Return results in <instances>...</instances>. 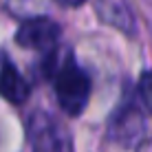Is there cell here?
Listing matches in <instances>:
<instances>
[{"label":"cell","mask_w":152,"mask_h":152,"mask_svg":"<svg viewBox=\"0 0 152 152\" xmlns=\"http://www.w3.org/2000/svg\"><path fill=\"white\" fill-rule=\"evenodd\" d=\"M29 95H31V86L27 84V80L20 75V71L11 62H4L0 66V97L20 106L29 99Z\"/></svg>","instance_id":"3"},{"label":"cell","mask_w":152,"mask_h":152,"mask_svg":"<svg viewBox=\"0 0 152 152\" xmlns=\"http://www.w3.org/2000/svg\"><path fill=\"white\" fill-rule=\"evenodd\" d=\"M139 95L143 99L145 108L152 113V71H143L139 80Z\"/></svg>","instance_id":"6"},{"label":"cell","mask_w":152,"mask_h":152,"mask_svg":"<svg viewBox=\"0 0 152 152\" xmlns=\"http://www.w3.org/2000/svg\"><path fill=\"white\" fill-rule=\"evenodd\" d=\"M113 128H115V139H119L124 145H130L134 139L141 134V115L134 106H128L126 110L117 113L113 117Z\"/></svg>","instance_id":"5"},{"label":"cell","mask_w":152,"mask_h":152,"mask_svg":"<svg viewBox=\"0 0 152 152\" xmlns=\"http://www.w3.org/2000/svg\"><path fill=\"white\" fill-rule=\"evenodd\" d=\"M97 13L104 22L121 29L124 33H134V15L126 0H97Z\"/></svg>","instance_id":"4"},{"label":"cell","mask_w":152,"mask_h":152,"mask_svg":"<svg viewBox=\"0 0 152 152\" xmlns=\"http://www.w3.org/2000/svg\"><path fill=\"white\" fill-rule=\"evenodd\" d=\"M57 4H62V7H69V9H75V7H82L86 0H55Z\"/></svg>","instance_id":"7"},{"label":"cell","mask_w":152,"mask_h":152,"mask_svg":"<svg viewBox=\"0 0 152 152\" xmlns=\"http://www.w3.org/2000/svg\"><path fill=\"white\" fill-rule=\"evenodd\" d=\"M46 77H53V88L60 108L71 117H77L86 110L88 99H91V80L80 66L75 64L73 55H66L57 64V53L51 51L46 62Z\"/></svg>","instance_id":"1"},{"label":"cell","mask_w":152,"mask_h":152,"mask_svg":"<svg viewBox=\"0 0 152 152\" xmlns=\"http://www.w3.org/2000/svg\"><path fill=\"white\" fill-rule=\"evenodd\" d=\"M60 35H62V29L55 20L38 15V18H29L27 22L20 24V29L15 31V42L24 49L53 51Z\"/></svg>","instance_id":"2"}]
</instances>
